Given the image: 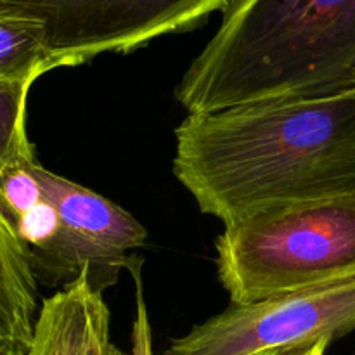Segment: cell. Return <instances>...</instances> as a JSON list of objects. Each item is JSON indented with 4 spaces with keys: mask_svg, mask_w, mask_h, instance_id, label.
Listing matches in <instances>:
<instances>
[{
    "mask_svg": "<svg viewBox=\"0 0 355 355\" xmlns=\"http://www.w3.org/2000/svg\"><path fill=\"white\" fill-rule=\"evenodd\" d=\"M218 281L232 304L355 277V194L291 205L224 225Z\"/></svg>",
    "mask_w": 355,
    "mask_h": 355,
    "instance_id": "3",
    "label": "cell"
},
{
    "mask_svg": "<svg viewBox=\"0 0 355 355\" xmlns=\"http://www.w3.org/2000/svg\"><path fill=\"white\" fill-rule=\"evenodd\" d=\"M33 83L0 78V166L35 156L26 134V103Z\"/></svg>",
    "mask_w": 355,
    "mask_h": 355,
    "instance_id": "10",
    "label": "cell"
},
{
    "mask_svg": "<svg viewBox=\"0 0 355 355\" xmlns=\"http://www.w3.org/2000/svg\"><path fill=\"white\" fill-rule=\"evenodd\" d=\"M128 270L135 283V319L132 326V355H153V335L149 322L148 305L142 293L141 260L134 259L128 263Z\"/></svg>",
    "mask_w": 355,
    "mask_h": 355,
    "instance_id": "11",
    "label": "cell"
},
{
    "mask_svg": "<svg viewBox=\"0 0 355 355\" xmlns=\"http://www.w3.org/2000/svg\"><path fill=\"white\" fill-rule=\"evenodd\" d=\"M59 64L33 21L0 14V78L35 83Z\"/></svg>",
    "mask_w": 355,
    "mask_h": 355,
    "instance_id": "9",
    "label": "cell"
},
{
    "mask_svg": "<svg viewBox=\"0 0 355 355\" xmlns=\"http://www.w3.org/2000/svg\"><path fill=\"white\" fill-rule=\"evenodd\" d=\"M355 85V0H234L180 78L187 113Z\"/></svg>",
    "mask_w": 355,
    "mask_h": 355,
    "instance_id": "2",
    "label": "cell"
},
{
    "mask_svg": "<svg viewBox=\"0 0 355 355\" xmlns=\"http://www.w3.org/2000/svg\"><path fill=\"white\" fill-rule=\"evenodd\" d=\"M173 173L224 225L355 194V85L187 114Z\"/></svg>",
    "mask_w": 355,
    "mask_h": 355,
    "instance_id": "1",
    "label": "cell"
},
{
    "mask_svg": "<svg viewBox=\"0 0 355 355\" xmlns=\"http://www.w3.org/2000/svg\"><path fill=\"white\" fill-rule=\"evenodd\" d=\"M103 286L83 269L40 304L28 355H132L111 338V314Z\"/></svg>",
    "mask_w": 355,
    "mask_h": 355,
    "instance_id": "7",
    "label": "cell"
},
{
    "mask_svg": "<svg viewBox=\"0 0 355 355\" xmlns=\"http://www.w3.org/2000/svg\"><path fill=\"white\" fill-rule=\"evenodd\" d=\"M45 196L59 215L54 241L30 262L37 281L59 283L75 279L83 269L92 270L97 281L116 274L134 260L130 255L148 241L144 225L128 211L101 194L52 173L40 163L35 166Z\"/></svg>",
    "mask_w": 355,
    "mask_h": 355,
    "instance_id": "6",
    "label": "cell"
},
{
    "mask_svg": "<svg viewBox=\"0 0 355 355\" xmlns=\"http://www.w3.org/2000/svg\"><path fill=\"white\" fill-rule=\"evenodd\" d=\"M37 277L23 246L0 215V355H28L38 312Z\"/></svg>",
    "mask_w": 355,
    "mask_h": 355,
    "instance_id": "8",
    "label": "cell"
},
{
    "mask_svg": "<svg viewBox=\"0 0 355 355\" xmlns=\"http://www.w3.org/2000/svg\"><path fill=\"white\" fill-rule=\"evenodd\" d=\"M355 329V277L272 295L227 311L172 340L163 355H259L328 340Z\"/></svg>",
    "mask_w": 355,
    "mask_h": 355,
    "instance_id": "5",
    "label": "cell"
},
{
    "mask_svg": "<svg viewBox=\"0 0 355 355\" xmlns=\"http://www.w3.org/2000/svg\"><path fill=\"white\" fill-rule=\"evenodd\" d=\"M328 347H329L328 340H322V342H318V343H309V345H302V347H291V349L270 350V352H263L259 355H324Z\"/></svg>",
    "mask_w": 355,
    "mask_h": 355,
    "instance_id": "12",
    "label": "cell"
},
{
    "mask_svg": "<svg viewBox=\"0 0 355 355\" xmlns=\"http://www.w3.org/2000/svg\"><path fill=\"white\" fill-rule=\"evenodd\" d=\"M234 0H0V14L33 21L59 68L141 49L201 26Z\"/></svg>",
    "mask_w": 355,
    "mask_h": 355,
    "instance_id": "4",
    "label": "cell"
}]
</instances>
